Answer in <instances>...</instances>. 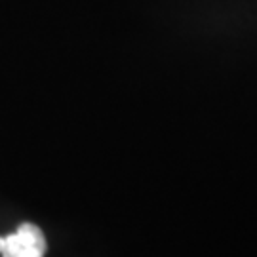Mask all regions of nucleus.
Listing matches in <instances>:
<instances>
[{
	"mask_svg": "<svg viewBox=\"0 0 257 257\" xmlns=\"http://www.w3.org/2000/svg\"><path fill=\"white\" fill-rule=\"evenodd\" d=\"M46 236L37 225L23 223L16 232L0 238V257H44Z\"/></svg>",
	"mask_w": 257,
	"mask_h": 257,
	"instance_id": "1",
	"label": "nucleus"
}]
</instances>
